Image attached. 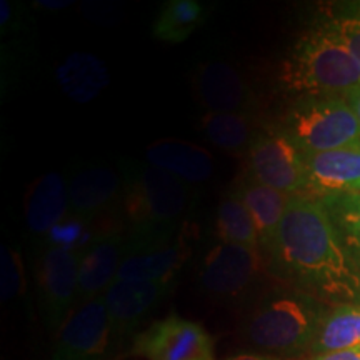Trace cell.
Wrapping results in <instances>:
<instances>
[{"label":"cell","mask_w":360,"mask_h":360,"mask_svg":"<svg viewBox=\"0 0 360 360\" xmlns=\"http://www.w3.org/2000/svg\"><path fill=\"white\" fill-rule=\"evenodd\" d=\"M122 197L129 232H175L191 209V192L179 179L148 162L122 160Z\"/></svg>","instance_id":"3"},{"label":"cell","mask_w":360,"mask_h":360,"mask_svg":"<svg viewBox=\"0 0 360 360\" xmlns=\"http://www.w3.org/2000/svg\"><path fill=\"white\" fill-rule=\"evenodd\" d=\"M80 252L45 247L37 259V294L44 326L58 332L79 299Z\"/></svg>","instance_id":"8"},{"label":"cell","mask_w":360,"mask_h":360,"mask_svg":"<svg viewBox=\"0 0 360 360\" xmlns=\"http://www.w3.org/2000/svg\"><path fill=\"white\" fill-rule=\"evenodd\" d=\"M328 305L295 287L269 290L249 310L240 334L259 352L292 359L310 352Z\"/></svg>","instance_id":"2"},{"label":"cell","mask_w":360,"mask_h":360,"mask_svg":"<svg viewBox=\"0 0 360 360\" xmlns=\"http://www.w3.org/2000/svg\"><path fill=\"white\" fill-rule=\"evenodd\" d=\"M321 200L326 205L332 222L335 224L344 244L360 264V193H339L323 197Z\"/></svg>","instance_id":"25"},{"label":"cell","mask_w":360,"mask_h":360,"mask_svg":"<svg viewBox=\"0 0 360 360\" xmlns=\"http://www.w3.org/2000/svg\"><path fill=\"white\" fill-rule=\"evenodd\" d=\"M146 159L184 184H200L212 177L214 159L204 147L179 139H162L147 147Z\"/></svg>","instance_id":"19"},{"label":"cell","mask_w":360,"mask_h":360,"mask_svg":"<svg viewBox=\"0 0 360 360\" xmlns=\"http://www.w3.org/2000/svg\"><path fill=\"white\" fill-rule=\"evenodd\" d=\"M188 255L191 245L180 231H125L124 257L115 281H159L177 277Z\"/></svg>","instance_id":"9"},{"label":"cell","mask_w":360,"mask_h":360,"mask_svg":"<svg viewBox=\"0 0 360 360\" xmlns=\"http://www.w3.org/2000/svg\"><path fill=\"white\" fill-rule=\"evenodd\" d=\"M22 283V269L19 255L11 247H2V300H12L13 297L20 294Z\"/></svg>","instance_id":"27"},{"label":"cell","mask_w":360,"mask_h":360,"mask_svg":"<svg viewBox=\"0 0 360 360\" xmlns=\"http://www.w3.org/2000/svg\"><path fill=\"white\" fill-rule=\"evenodd\" d=\"M132 352L146 360H215V342L200 323L169 315L135 335Z\"/></svg>","instance_id":"10"},{"label":"cell","mask_w":360,"mask_h":360,"mask_svg":"<svg viewBox=\"0 0 360 360\" xmlns=\"http://www.w3.org/2000/svg\"><path fill=\"white\" fill-rule=\"evenodd\" d=\"M307 191L322 197L354 192L360 186V143L307 155Z\"/></svg>","instance_id":"17"},{"label":"cell","mask_w":360,"mask_h":360,"mask_svg":"<svg viewBox=\"0 0 360 360\" xmlns=\"http://www.w3.org/2000/svg\"><path fill=\"white\" fill-rule=\"evenodd\" d=\"M193 92L207 112L247 114L255 107V97L247 80L232 65L215 60L202 64L193 75Z\"/></svg>","instance_id":"13"},{"label":"cell","mask_w":360,"mask_h":360,"mask_svg":"<svg viewBox=\"0 0 360 360\" xmlns=\"http://www.w3.org/2000/svg\"><path fill=\"white\" fill-rule=\"evenodd\" d=\"M70 4V0H39V2H35V6L45 8V11H62V8L69 7Z\"/></svg>","instance_id":"31"},{"label":"cell","mask_w":360,"mask_h":360,"mask_svg":"<svg viewBox=\"0 0 360 360\" xmlns=\"http://www.w3.org/2000/svg\"><path fill=\"white\" fill-rule=\"evenodd\" d=\"M125 232L105 229L97 232L92 242L80 252L77 305L105 294L115 282L124 257Z\"/></svg>","instance_id":"14"},{"label":"cell","mask_w":360,"mask_h":360,"mask_svg":"<svg viewBox=\"0 0 360 360\" xmlns=\"http://www.w3.org/2000/svg\"><path fill=\"white\" fill-rule=\"evenodd\" d=\"M224 360H289V359L276 357V355H269V354H262V352H242V354L232 355V357H227Z\"/></svg>","instance_id":"29"},{"label":"cell","mask_w":360,"mask_h":360,"mask_svg":"<svg viewBox=\"0 0 360 360\" xmlns=\"http://www.w3.org/2000/svg\"><path fill=\"white\" fill-rule=\"evenodd\" d=\"M360 349V304H342L328 309L310 354Z\"/></svg>","instance_id":"20"},{"label":"cell","mask_w":360,"mask_h":360,"mask_svg":"<svg viewBox=\"0 0 360 360\" xmlns=\"http://www.w3.org/2000/svg\"><path fill=\"white\" fill-rule=\"evenodd\" d=\"M215 231H217L219 240L225 244L260 252L259 233L254 220L242 200L233 192L219 202L217 212H215Z\"/></svg>","instance_id":"24"},{"label":"cell","mask_w":360,"mask_h":360,"mask_svg":"<svg viewBox=\"0 0 360 360\" xmlns=\"http://www.w3.org/2000/svg\"><path fill=\"white\" fill-rule=\"evenodd\" d=\"M272 276L326 304H360V264L321 199L290 197L276 240L264 254Z\"/></svg>","instance_id":"1"},{"label":"cell","mask_w":360,"mask_h":360,"mask_svg":"<svg viewBox=\"0 0 360 360\" xmlns=\"http://www.w3.org/2000/svg\"><path fill=\"white\" fill-rule=\"evenodd\" d=\"M175 277L159 281H115L103 294L112 337L132 334L143 319L172 292Z\"/></svg>","instance_id":"12"},{"label":"cell","mask_w":360,"mask_h":360,"mask_svg":"<svg viewBox=\"0 0 360 360\" xmlns=\"http://www.w3.org/2000/svg\"><path fill=\"white\" fill-rule=\"evenodd\" d=\"M281 80L292 92L334 96L360 87V67L326 25L305 32L283 62Z\"/></svg>","instance_id":"4"},{"label":"cell","mask_w":360,"mask_h":360,"mask_svg":"<svg viewBox=\"0 0 360 360\" xmlns=\"http://www.w3.org/2000/svg\"><path fill=\"white\" fill-rule=\"evenodd\" d=\"M232 192L249 210L255 229H257L260 252L264 255L276 240L278 227H281L287 205H289L290 195L265 186V184L255 180L247 172L237 179Z\"/></svg>","instance_id":"18"},{"label":"cell","mask_w":360,"mask_h":360,"mask_svg":"<svg viewBox=\"0 0 360 360\" xmlns=\"http://www.w3.org/2000/svg\"><path fill=\"white\" fill-rule=\"evenodd\" d=\"M122 197V175L102 165H90L69 180V212L92 222Z\"/></svg>","instance_id":"16"},{"label":"cell","mask_w":360,"mask_h":360,"mask_svg":"<svg viewBox=\"0 0 360 360\" xmlns=\"http://www.w3.org/2000/svg\"><path fill=\"white\" fill-rule=\"evenodd\" d=\"M205 19V7L197 0H169L157 13L152 37L167 44L186 42Z\"/></svg>","instance_id":"22"},{"label":"cell","mask_w":360,"mask_h":360,"mask_svg":"<svg viewBox=\"0 0 360 360\" xmlns=\"http://www.w3.org/2000/svg\"><path fill=\"white\" fill-rule=\"evenodd\" d=\"M200 127L207 141L225 152H231V154H242V152L247 154L255 134L259 132L254 127L250 115L247 114L207 112L202 117Z\"/></svg>","instance_id":"23"},{"label":"cell","mask_w":360,"mask_h":360,"mask_svg":"<svg viewBox=\"0 0 360 360\" xmlns=\"http://www.w3.org/2000/svg\"><path fill=\"white\" fill-rule=\"evenodd\" d=\"M247 174L265 186L294 197L309 188L307 155L283 132L259 130L247 150Z\"/></svg>","instance_id":"6"},{"label":"cell","mask_w":360,"mask_h":360,"mask_svg":"<svg viewBox=\"0 0 360 360\" xmlns=\"http://www.w3.org/2000/svg\"><path fill=\"white\" fill-rule=\"evenodd\" d=\"M264 269L267 265L260 252L217 240L200 257L197 281L212 299L236 300L257 285Z\"/></svg>","instance_id":"7"},{"label":"cell","mask_w":360,"mask_h":360,"mask_svg":"<svg viewBox=\"0 0 360 360\" xmlns=\"http://www.w3.org/2000/svg\"><path fill=\"white\" fill-rule=\"evenodd\" d=\"M354 192H359V193H360V186H359L357 188H355V191H354Z\"/></svg>","instance_id":"32"},{"label":"cell","mask_w":360,"mask_h":360,"mask_svg":"<svg viewBox=\"0 0 360 360\" xmlns=\"http://www.w3.org/2000/svg\"><path fill=\"white\" fill-rule=\"evenodd\" d=\"M69 215V182L64 174L49 172L30 186L25 199V225L35 245H44L56 225Z\"/></svg>","instance_id":"15"},{"label":"cell","mask_w":360,"mask_h":360,"mask_svg":"<svg viewBox=\"0 0 360 360\" xmlns=\"http://www.w3.org/2000/svg\"><path fill=\"white\" fill-rule=\"evenodd\" d=\"M305 155L360 143V124L347 101L309 96L292 107L283 127Z\"/></svg>","instance_id":"5"},{"label":"cell","mask_w":360,"mask_h":360,"mask_svg":"<svg viewBox=\"0 0 360 360\" xmlns=\"http://www.w3.org/2000/svg\"><path fill=\"white\" fill-rule=\"evenodd\" d=\"M323 25L345 45L360 67V7H355V11L350 13L337 15Z\"/></svg>","instance_id":"26"},{"label":"cell","mask_w":360,"mask_h":360,"mask_svg":"<svg viewBox=\"0 0 360 360\" xmlns=\"http://www.w3.org/2000/svg\"><path fill=\"white\" fill-rule=\"evenodd\" d=\"M309 360H360V349L317 354V355H312Z\"/></svg>","instance_id":"28"},{"label":"cell","mask_w":360,"mask_h":360,"mask_svg":"<svg viewBox=\"0 0 360 360\" xmlns=\"http://www.w3.org/2000/svg\"><path fill=\"white\" fill-rule=\"evenodd\" d=\"M345 101L350 105V109L354 110L355 117H357L359 124H360V87L350 90V92L345 94Z\"/></svg>","instance_id":"30"},{"label":"cell","mask_w":360,"mask_h":360,"mask_svg":"<svg viewBox=\"0 0 360 360\" xmlns=\"http://www.w3.org/2000/svg\"><path fill=\"white\" fill-rule=\"evenodd\" d=\"M110 337L109 310L102 295L75 307L58 330L51 360H105Z\"/></svg>","instance_id":"11"},{"label":"cell","mask_w":360,"mask_h":360,"mask_svg":"<svg viewBox=\"0 0 360 360\" xmlns=\"http://www.w3.org/2000/svg\"><path fill=\"white\" fill-rule=\"evenodd\" d=\"M58 80L75 102H89L109 84L105 65L90 53H74L58 69Z\"/></svg>","instance_id":"21"}]
</instances>
